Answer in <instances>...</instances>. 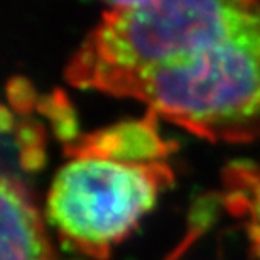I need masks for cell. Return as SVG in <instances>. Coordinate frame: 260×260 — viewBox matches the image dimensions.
Segmentation results:
<instances>
[{
	"label": "cell",
	"instance_id": "cell-1",
	"mask_svg": "<svg viewBox=\"0 0 260 260\" xmlns=\"http://www.w3.org/2000/svg\"><path fill=\"white\" fill-rule=\"evenodd\" d=\"M260 19L250 0L112 2L66 64L70 85L118 96L130 80Z\"/></svg>",
	"mask_w": 260,
	"mask_h": 260
},
{
	"label": "cell",
	"instance_id": "cell-2",
	"mask_svg": "<svg viewBox=\"0 0 260 260\" xmlns=\"http://www.w3.org/2000/svg\"><path fill=\"white\" fill-rule=\"evenodd\" d=\"M118 96L210 140L260 139V19L135 76Z\"/></svg>",
	"mask_w": 260,
	"mask_h": 260
},
{
	"label": "cell",
	"instance_id": "cell-5",
	"mask_svg": "<svg viewBox=\"0 0 260 260\" xmlns=\"http://www.w3.org/2000/svg\"><path fill=\"white\" fill-rule=\"evenodd\" d=\"M2 260H51L48 235L29 191L17 178L2 176Z\"/></svg>",
	"mask_w": 260,
	"mask_h": 260
},
{
	"label": "cell",
	"instance_id": "cell-6",
	"mask_svg": "<svg viewBox=\"0 0 260 260\" xmlns=\"http://www.w3.org/2000/svg\"><path fill=\"white\" fill-rule=\"evenodd\" d=\"M223 203L245 230L252 253L260 260V164L233 160L223 169Z\"/></svg>",
	"mask_w": 260,
	"mask_h": 260
},
{
	"label": "cell",
	"instance_id": "cell-4",
	"mask_svg": "<svg viewBox=\"0 0 260 260\" xmlns=\"http://www.w3.org/2000/svg\"><path fill=\"white\" fill-rule=\"evenodd\" d=\"M157 113L147 110L144 117L117 122L90 134H83L64 145L70 159L91 157L123 164L166 162L176 144L159 132Z\"/></svg>",
	"mask_w": 260,
	"mask_h": 260
},
{
	"label": "cell",
	"instance_id": "cell-3",
	"mask_svg": "<svg viewBox=\"0 0 260 260\" xmlns=\"http://www.w3.org/2000/svg\"><path fill=\"white\" fill-rule=\"evenodd\" d=\"M173 179L168 162L70 159L49 186L46 218L66 247L105 260L137 228Z\"/></svg>",
	"mask_w": 260,
	"mask_h": 260
}]
</instances>
